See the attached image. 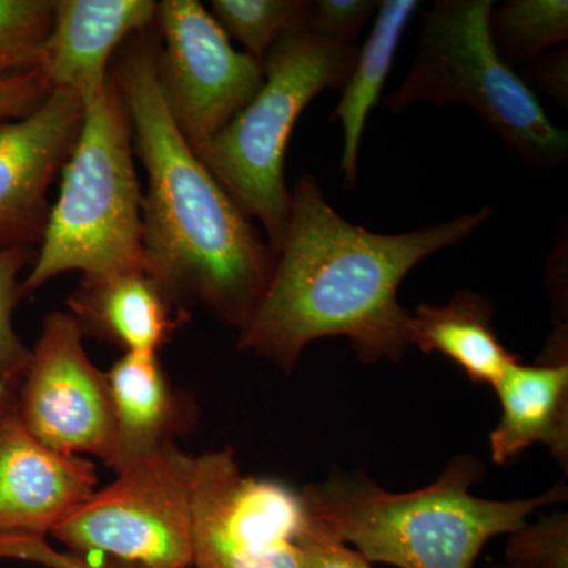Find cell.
<instances>
[{
  "instance_id": "obj_1",
  "label": "cell",
  "mask_w": 568,
  "mask_h": 568,
  "mask_svg": "<svg viewBox=\"0 0 568 568\" xmlns=\"http://www.w3.org/2000/svg\"><path fill=\"white\" fill-rule=\"evenodd\" d=\"M290 220L263 297L241 328L239 347L291 373L310 343L346 338L365 364L399 362L410 313L399 305L405 276L425 257L465 241L491 209L405 234L347 222L313 175L290 192Z\"/></svg>"
},
{
  "instance_id": "obj_2",
  "label": "cell",
  "mask_w": 568,
  "mask_h": 568,
  "mask_svg": "<svg viewBox=\"0 0 568 568\" xmlns=\"http://www.w3.org/2000/svg\"><path fill=\"white\" fill-rule=\"evenodd\" d=\"M156 52L152 33H136L111 70L148 174L145 264L178 304L192 298L241 331L263 297L275 254L175 126L160 91Z\"/></svg>"
},
{
  "instance_id": "obj_3",
  "label": "cell",
  "mask_w": 568,
  "mask_h": 568,
  "mask_svg": "<svg viewBox=\"0 0 568 568\" xmlns=\"http://www.w3.org/2000/svg\"><path fill=\"white\" fill-rule=\"evenodd\" d=\"M481 463L462 455L428 487L390 493L366 477L331 476L302 489L308 518L372 564L396 568H474L491 538L567 495L555 487L530 499L493 500L470 495Z\"/></svg>"
},
{
  "instance_id": "obj_4",
  "label": "cell",
  "mask_w": 568,
  "mask_h": 568,
  "mask_svg": "<svg viewBox=\"0 0 568 568\" xmlns=\"http://www.w3.org/2000/svg\"><path fill=\"white\" fill-rule=\"evenodd\" d=\"M132 125L114 80L84 104L80 138L62 170L40 252L22 295L65 272L100 278L148 268L142 246V192Z\"/></svg>"
},
{
  "instance_id": "obj_5",
  "label": "cell",
  "mask_w": 568,
  "mask_h": 568,
  "mask_svg": "<svg viewBox=\"0 0 568 568\" xmlns=\"http://www.w3.org/2000/svg\"><path fill=\"white\" fill-rule=\"evenodd\" d=\"M357 52L324 39L308 20L291 29L265 55L256 95L196 153L234 203L263 224L275 256L290 220L284 156L291 133L317 93L345 89Z\"/></svg>"
},
{
  "instance_id": "obj_6",
  "label": "cell",
  "mask_w": 568,
  "mask_h": 568,
  "mask_svg": "<svg viewBox=\"0 0 568 568\" xmlns=\"http://www.w3.org/2000/svg\"><path fill=\"white\" fill-rule=\"evenodd\" d=\"M491 10V0H437L422 24L416 62L386 106L399 114L418 102L466 104L523 163L555 170L567 160V133L500 58L489 32Z\"/></svg>"
},
{
  "instance_id": "obj_7",
  "label": "cell",
  "mask_w": 568,
  "mask_h": 568,
  "mask_svg": "<svg viewBox=\"0 0 568 568\" xmlns=\"http://www.w3.org/2000/svg\"><path fill=\"white\" fill-rule=\"evenodd\" d=\"M193 455L174 443L133 459L51 536L70 552L140 568H192Z\"/></svg>"
},
{
  "instance_id": "obj_8",
  "label": "cell",
  "mask_w": 568,
  "mask_h": 568,
  "mask_svg": "<svg viewBox=\"0 0 568 568\" xmlns=\"http://www.w3.org/2000/svg\"><path fill=\"white\" fill-rule=\"evenodd\" d=\"M301 493L244 476L233 448L194 457L192 568H302Z\"/></svg>"
},
{
  "instance_id": "obj_9",
  "label": "cell",
  "mask_w": 568,
  "mask_h": 568,
  "mask_svg": "<svg viewBox=\"0 0 568 568\" xmlns=\"http://www.w3.org/2000/svg\"><path fill=\"white\" fill-rule=\"evenodd\" d=\"M155 21L162 32L156 52L160 91L179 132L197 153L260 91L263 63L235 51L197 0H163Z\"/></svg>"
},
{
  "instance_id": "obj_10",
  "label": "cell",
  "mask_w": 568,
  "mask_h": 568,
  "mask_svg": "<svg viewBox=\"0 0 568 568\" xmlns=\"http://www.w3.org/2000/svg\"><path fill=\"white\" fill-rule=\"evenodd\" d=\"M70 313L44 317L40 338L20 381L17 413L44 446L92 455L115 470L114 414L106 373L92 364Z\"/></svg>"
},
{
  "instance_id": "obj_11",
  "label": "cell",
  "mask_w": 568,
  "mask_h": 568,
  "mask_svg": "<svg viewBox=\"0 0 568 568\" xmlns=\"http://www.w3.org/2000/svg\"><path fill=\"white\" fill-rule=\"evenodd\" d=\"M84 103L52 89L31 114L0 122V250L40 244L48 192L80 138Z\"/></svg>"
},
{
  "instance_id": "obj_12",
  "label": "cell",
  "mask_w": 568,
  "mask_h": 568,
  "mask_svg": "<svg viewBox=\"0 0 568 568\" xmlns=\"http://www.w3.org/2000/svg\"><path fill=\"white\" fill-rule=\"evenodd\" d=\"M97 484L93 463L44 446L17 407L0 425V540L51 536Z\"/></svg>"
},
{
  "instance_id": "obj_13",
  "label": "cell",
  "mask_w": 568,
  "mask_h": 568,
  "mask_svg": "<svg viewBox=\"0 0 568 568\" xmlns=\"http://www.w3.org/2000/svg\"><path fill=\"white\" fill-rule=\"evenodd\" d=\"M156 7L153 0H54L37 69L52 89L91 102L110 84L114 52L151 28Z\"/></svg>"
},
{
  "instance_id": "obj_14",
  "label": "cell",
  "mask_w": 568,
  "mask_h": 568,
  "mask_svg": "<svg viewBox=\"0 0 568 568\" xmlns=\"http://www.w3.org/2000/svg\"><path fill=\"white\" fill-rule=\"evenodd\" d=\"M67 305L82 335L156 353L181 324L178 301L145 267L82 278Z\"/></svg>"
},
{
  "instance_id": "obj_15",
  "label": "cell",
  "mask_w": 568,
  "mask_h": 568,
  "mask_svg": "<svg viewBox=\"0 0 568 568\" xmlns=\"http://www.w3.org/2000/svg\"><path fill=\"white\" fill-rule=\"evenodd\" d=\"M493 388L500 403L499 422L489 435L493 462L506 465L534 444H544L567 470V361L532 366L517 362Z\"/></svg>"
},
{
  "instance_id": "obj_16",
  "label": "cell",
  "mask_w": 568,
  "mask_h": 568,
  "mask_svg": "<svg viewBox=\"0 0 568 568\" xmlns=\"http://www.w3.org/2000/svg\"><path fill=\"white\" fill-rule=\"evenodd\" d=\"M493 313L488 298L467 290L458 291L446 305L417 306L409 321V346L446 355L473 383L493 387L518 362L500 343Z\"/></svg>"
},
{
  "instance_id": "obj_17",
  "label": "cell",
  "mask_w": 568,
  "mask_h": 568,
  "mask_svg": "<svg viewBox=\"0 0 568 568\" xmlns=\"http://www.w3.org/2000/svg\"><path fill=\"white\" fill-rule=\"evenodd\" d=\"M114 414L118 465L173 443L181 424V405L168 383L156 353H125L106 373Z\"/></svg>"
},
{
  "instance_id": "obj_18",
  "label": "cell",
  "mask_w": 568,
  "mask_h": 568,
  "mask_svg": "<svg viewBox=\"0 0 568 568\" xmlns=\"http://www.w3.org/2000/svg\"><path fill=\"white\" fill-rule=\"evenodd\" d=\"M420 7L418 0H383L377 6L375 28L357 52L353 73L347 80L332 121L338 119L345 133L343 142V183L353 189L357 181L358 151L366 119L376 106L394 63L395 52L407 22Z\"/></svg>"
},
{
  "instance_id": "obj_19",
  "label": "cell",
  "mask_w": 568,
  "mask_h": 568,
  "mask_svg": "<svg viewBox=\"0 0 568 568\" xmlns=\"http://www.w3.org/2000/svg\"><path fill=\"white\" fill-rule=\"evenodd\" d=\"M493 43L507 65L532 63L568 39L567 0H507L489 14Z\"/></svg>"
},
{
  "instance_id": "obj_20",
  "label": "cell",
  "mask_w": 568,
  "mask_h": 568,
  "mask_svg": "<svg viewBox=\"0 0 568 568\" xmlns=\"http://www.w3.org/2000/svg\"><path fill=\"white\" fill-rule=\"evenodd\" d=\"M304 0H212L211 14L227 37L263 63L275 41L308 20Z\"/></svg>"
},
{
  "instance_id": "obj_21",
  "label": "cell",
  "mask_w": 568,
  "mask_h": 568,
  "mask_svg": "<svg viewBox=\"0 0 568 568\" xmlns=\"http://www.w3.org/2000/svg\"><path fill=\"white\" fill-rule=\"evenodd\" d=\"M54 0H0V73L37 69Z\"/></svg>"
},
{
  "instance_id": "obj_22",
  "label": "cell",
  "mask_w": 568,
  "mask_h": 568,
  "mask_svg": "<svg viewBox=\"0 0 568 568\" xmlns=\"http://www.w3.org/2000/svg\"><path fill=\"white\" fill-rule=\"evenodd\" d=\"M33 261L36 253L29 246L0 250V381L14 386H20L31 357L13 328V310L21 297L18 276Z\"/></svg>"
},
{
  "instance_id": "obj_23",
  "label": "cell",
  "mask_w": 568,
  "mask_h": 568,
  "mask_svg": "<svg viewBox=\"0 0 568 568\" xmlns=\"http://www.w3.org/2000/svg\"><path fill=\"white\" fill-rule=\"evenodd\" d=\"M506 562L525 568H568V515L556 511L510 534Z\"/></svg>"
},
{
  "instance_id": "obj_24",
  "label": "cell",
  "mask_w": 568,
  "mask_h": 568,
  "mask_svg": "<svg viewBox=\"0 0 568 568\" xmlns=\"http://www.w3.org/2000/svg\"><path fill=\"white\" fill-rule=\"evenodd\" d=\"M377 6L375 0H317L310 2L308 24L324 39L355 48Z\"/></svg>"
},
{
  "instance_id": "obj_25",
  "label": "cell",
  "mask_w": 568,
  "mask_h": 568,
  "mask_svg": "<svg viewBox=\"0 0 568 568\" xmlns=\"http://www.w3.org/2000/svg\"><path fill=\"white\" fill-rule=\"evenodd\" d=\"M0 559L24 560L47 568H140L103 558L59 551L48 544L47 538H7L0 540Z\"/></svg>"
},
{
  "instance_id": "obj_26",
  "label": "cell",
  "mask_w": 568,
  "mask_h": 568,
  "mask_svg": "<svg viewBox=\"0 0 568 568\" xmlns=\"http://www.w3.org/2000/svg\"><path fill=\"white\" fill-rule=\"evenodd\" d=\"M302 568H375L357 549L316 526L306 515L298 536Z\"/></svg>"
},
{
  "instance_id": "obj_27",
  "label": "cell",
  "mask_w": 568,
  "mask_h": 568,
  "mask_svg": "<svg viewBox=\"0 0 568 568\" xmlns=\"http://www.w3.org/2000/svg\"><path fill=\"white\" fill-rule=\"evenodd\" d=\"M52 88L39 69L0 73V122L31 114Z\"/></svg>"
},
{
  "instance_id": "obj_28",
  "label": "cell",
  "mask_w": 568,
  "mask_h": 568,
  "mask_svg": "<svg viewBox=\"0 0 568 568\" xmlns=\"http://www.w3.org/2000/svg\"><path fill=\"white\" fill-rule=\"evenodd\" d=\"M530 84L538 91L567 106L568 102V55L566 48L549 52L530 63L528 70Z\"/></svg>"
},
{
  "instance_id": "obj_29",
  "label": "cell",
  "mask_w": 568,
  "mask_h": 568,
  "mask_svg": "<svg viewBox=\"0 0 568 568\" xmlns=\"http://www.w3.org/2000/svg\"><path fill=\"white\" fill-rule=\"evenodd\" d=\"M14 384L3 383L0 381V425L6 420L11 410L17 407V394H14Z\"/></svg>"
},
{
  "instance_id": "obj_30",
  "label": "cell",
  "mask_w": 568,
  "mask_h": 568,
  "mask_svg": "<svg viewBox=\"0 0 568 568\" xmlns=\"http://www.w3.org/2000/svg\"><path fill=\"white\" fill-rule=\"evenodd\" d=\"M493 568H525V567H519V566H514V564H504V566H496V567H493Z\"/></svg>"
}]
</instances>
